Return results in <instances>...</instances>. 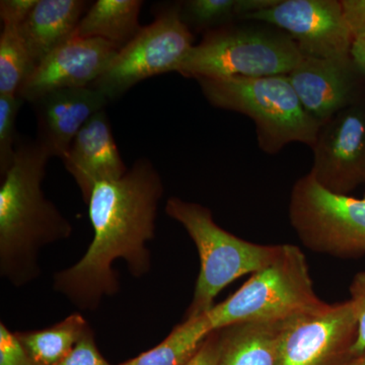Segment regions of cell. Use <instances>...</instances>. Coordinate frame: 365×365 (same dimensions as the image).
<instances>
[{
  "label": "cell",
  "instance_id": "9",
  "mask_svg": "<svg viewBox=\"0 0 365 365\" xmlns=\"http://www.w3.org/2000/svg\"><path fill=\"white\" fill-rule=\"evenodd\" d=\"M357 329L350 300L288 319L279 326L277 365H346L354 357Z\"/></svg>",
  "mask_w": 365,
  "mask_h": 365
},
{
  "label": "cell",
  "instance_id": "18",
  "mask_svg": "<svg viewBox=\"0 0 365 365\" xmlns=\"http://www.w3.org/2000/svg\"><path fill=\"white\" fill-rule=\"evenodd\" d=\"M143 6L141 0H98L86 11L74 35L122 48L143 30L139 24Z\"/></svg>",
  "mask_w": 365,
  "mask_h": 365
},
{
  "label": "cell",
  "instance_id": "10",
  "mask_svg": "<svg viewBox=\"0 0 365 365\" xmlns=\"http://www.w3.org/2000/svg\"><path fill=\"white\" fill-rule=\"evenodd\" d=\"M246 21H262L287 33L302 56L350 57L353 38L338 0H278Z\"/></svg>",
  "mask_w": 365,
  "mask_h": 365
},
{
  "label": "cell",
  "instance_id": "20",
  "mask_svg": "<svg viewBox=\"0 0 365 365\" xmlns=\"http://www.w3.org/2000/svg\"><path fill=\"white\" fill-rule=\"evenodd\" d=\"M212 332L207 314L182 319L160 344L117 365H187Z\"/></svg>",
  "mask_w": 365,
  "mask_h": 365
},
{
  "label": "cell",
  "instance_id": "2",
  "mask_svg": "<svg viewBox=\"0 0 365 365\" xmlns=\"http://www.w3.org/2000/svg\"><path fill=\"white\" fill-rule=\"evenodd\" d=\"M51 155L33 139L19 138L0 185V275L20 287L41 274V249L64 241L72 225L42 190Z\"/></svg>",
  "mask_w": 365,
  "mask_h": 365
},
{
  "label": "cell",
  "instance_id": "12",
  "mask_svg": "<svg viewBox=\"0 0 365 365\" xmlns=\"http://www.w3.org/2000/svg\"><path fill=\"white\" fill-rule=\"evenodd\" d=\"M120 49L105 40L73 35L35 67L18 97L34 104L53 91L88 88L104 73Z\"/></svg>",
  "mask_w": 365,
  "mask_h": 365
},
{
  "label": "cell",
  "instance_id": "14",
  "mask_svg": "<svg viewBox=\"0 0 365 365\" xmlns=\"http://www.w3.org/2000/svg\"><path fill=\"white\" fill-rule=\"evenodd\" d=\"M88 203L98 182L115 181L126 174L105 110L88 120L61 158Z\"/></svg>",
  "mask_w": 365,
  "mask_h": 365
},
{
  "label": "cell",
  "instance_id": "7",
  "mask_svg": "<svg viewBox=\"0 0 365 365\" xmlns=\"http://www.w3.org/2000/svg\"><path fill=\"white\" fill-rule=\"evenodd\" d=\"M288 216L304 247L336 258L365 255V197L329 191L311 174L294 182Z\"/></svg>",
  "mask_w": 365,
  "mask_h": 365
},
{
  "label": "cell",
  "instance_id": "30",
  "mask_svg": "<svg viewBox=\"0 0 365 365\" xmlns=\"http://www.w3.org/2000/svg\"><path fill=\"white\" fill-rule=\"evenodd\" d=\"M350 56L360 73L365 76V39L353 41Z\"/></svg>",
  "mask_w": 365,
  "mask_h": 365
},
{
  "label": "cell",
  "instance_id": "19",
  "mask_svg": "<svg viewBox=\"0 0 365 365\" xmlns=\"http://www.w3.org/2000/svg\"><path fill=\"white\" fill-rule=\"evenodd\" d=\"M91 329L81 314H73L49 328L14 332L33 365H58Z\"/></svg>",
  "mask_w": 365,
  "mask_h": 365
},
{
  "label": "cell",
  "instance_id": "22",
  "mask_svg": "<svg viewBox=\"0 0 365 365\" xmlns=\"http://www.w3.org/2000/svg\"><path fill=\"white\" fill-rule=\"evenodd\" d=\"M35 67L20 28L4 26L0 36V95L18 96Z\"/></svg>",
  "mask_w": 365,
  "mask_h": 365
},
{
  "label": "cell",
  "instance_id": "21",
  "mask_svg": "<svg viewBox=\"0 0 365 365\" xmlns=\"http://www.w3.org/2000/svg\"><path fill=\"white\" fill-rule=\"evenodd\" d=\"M278 0H188L181 2L182 20L190 30L209 31L246 21Z\"/></svg>",
  "mask_w": 365,
  "mask_h": 365
},
{
  "label": "cell",
  "instance_id": "4",
  "mask_svg": "<svg viewBox=\"0 0 365 365\" xmlns=\"http://www.w3.org/2000/svg\"><path fill=\"white\" fill-rule=\"evenodd\" d=\"M165 210L186 230L200 259L193 299L182 319L208 313L225 287L265 267L279 251L280 245L255 244L230 234L215 222L210 209L201 204L170 197Z\"/></svg>",
  "mask_w": 365,
  "mask_h": 365
},
{
  "label": "cell",
  "instance_id": "1",
  "mask_svg": "<svg viewBox=\"0 0 365 365\" xmlns=\"http://www.w3.org/2000/svg\"><path fill=\"white\" fill-rule=\"evenodd\" d=\"M163 195L162 177L148 158L137 160L120 179L98 182L86 203L93 241L78 263L55 273V292L78 309L93 311L119 292L115 261L123 259L135 277L150 273L146 244L155 237Z\"/></svg>",
  "mask_w": 365,
  "mask_h": 365
},
{
  "label": "cell",
  "instance_id": "26",
  "mask_svg": "<svg viewBox=\"0 0 365 365\" xmlns=\"http://www.w3.org/2000/svg\"><path fill=\"white\" fill-rule=\"evenodd\" d=\"M0 365H33L16 334L0 323Z\"/></svg>",
  "mask_w": 365,
  "mask_h": 365
},
{
  "label": "cell",
  "instance_id": "17",
  "mask_svg": "<svg viewBox=\"0 0 365 365\" xmlns=\"http://www.w3.org/2000/svg\"><path fill=\"white\" fill-rule=\"evenodd\" d=\"M280 323H245L220 330L217 365H277Z\"/></svg>",
  "mask_w": 365,
  "mask_h": 365
},
{
  "label": "cell",
  "instance_id": "24",
  "mask_svg": "<svg viewBox=\"0 0 365 365\" xmlns=\"http://www.w3.org/2000/svg\"><path fill=\"white\" fill-rule=\"evenodd\" d=\"M350 302L357 319V338L353 346V356L365 352V270L355 274L349 287Z\"/></svg>",
  "mask_w": 365,
  "mask_h": 365
},
{
  "label": "cell",
  "instance_id": "16",
  "mask_svg": "<svg viewBox=\"0 0 365 365\" xmlns=\"http://www.w3.org/2000/svg\"><path fill=\"white\" fill-rule=\"evenodd\" d=\"M88 4L85 0H38L20 28L36 66L74 35Z\"/></svg>",
  "mask_w": 365,
  "mask_h": 365
},
{
  "label": "cell",
  "instance_id": "8",
  "mask_svg": "<svg viewBox=\"0 0 365 365\" xmlns=\"http://www.w3.org/2000/svg\"><path fill=\"white\" fill-rule=\"evenodd\" d=\"M193 46L191 30L182 20L181 4L163 7L150 25L143 26L133 40L119 50L91 88L111 102L140 81L176 72Z\"/></svg>",
  "mask_w": 365,
  "mask_h": 365
},
{
  "label": "cell",
  "instance_id": "25",
  "mask_svg": "<svg viewBox=\"0 0 365 365\" xmlns=\"http://www.w3.org/2000/svg\"><path fill=\"white\" fill-rule=\"evenodd\" d=\"M58 365H112L110 364L96 343L95 333L93 329L76 343L71 353Z\"/></svg>",
  "mask_w": 365,
  "mask_h": 365
},
{
  "label": "cell",
  "instance_id": "3",
  "mask_svg": "<svg viewBox=\"0 0 365 365\" xmlns=\"http://www.w3.org/2000/svg\"><path fill=\"white\" fill-rule=\"evenodd\" d=\"M209 104L253 120L263 153L276 155L288 144L313 146L322 124L302 107L287 76L197 79Z\"/></svg>",
  "mask_w": 365,
  "mask_h": 365
},
{
  "label": "cell",
  "instance_id": "5",
  "mask_svg": "<svg viewBox=\"0 0 365 365\" xmlns=\"http://www.w3.org/2000/svg\"><path fill=\"white\" fill-rule=\"evenodd\" d=\"M324 304L314 292L306 255L284 244L270 263L206 314L217 331L245 323H282Z\"/></svg>",
  "mask_w": 365,
  "mask_h": 365
},
{
  "label": "cell",
  "instance_id": "28",
  "mask_svg": "<svg viewBox=\"0 0 365 365\" xmlns=\"http://www.w3.org/2000/svg\"><path fill=\"white\" fill-rule=\"evenodd\" d=\"M341 6L353 41L365 39V0H342Z\"/></svg>",
  "mask_w": 365,
  "mask_h": 365
},
{
  "label": "cell",
  "instance_id": "11",
  "mask_svg": "<svg viewBox=\"0 0 365 365\" xmlns=\"http://www.w3.org/2000/svg\"><path fill=\"white\" fill-rule=\"evenodd\" d=\"M309 174L324 188L349 195L365 182V108L350 106L322 125Z\"/></svg>",
  "mask_w": 365,
  "mask_h": 365
},
{
  "label": "cell",
  "instance_id": "29",
  "mask_svg": "<svg viewBox=\"0 0 365 365\" xmlns=\"http://www.w3.org/2000/svg\"><path fill=\"white\" fill-rule=\"evenodd\" d=\"M220 330L213 331L195 356L187 365H217L220 351Z\"/></svg>",
  "mask_w": 365,
  "mask_h": 365
},
{
  "label": "cell",
  "instance_id": "27",
  "mask_svg": "<svg viewBox=\"0 0 365 365\" xmlns=\"http://www.w3.org/2000/svg\"><path fill=\"white\" fill-rule=\"evenodd\" d=\"M38 0H1L0 18L4 26L21 28Z\"/></svg>",
  "mask_w": 365,
  "mask_h": 365
},
{
  "label": "cell",
  "instance_id": "23",
  "mask_svg": "<svg viewBox=\"0 0 365 365\" xmlns=\"http://www.w3.org/2000/svg\"><path fill=\"white\" fill-rule=\"evenodd\" d=\"M24 101L18 96L0 95V175L11 167L20 136L16 134V121Z\"/></svg>",
  "mask_w": 365,
  "mask_h": 365
},
{
  "label": "cell",
  "instance_id": "13",
  "mask_svg": "<svg viewBox=\"0 0 365 365\" xmlns=\"http://www.w3.org/2000/svg\"><path fill=\"white\" fill-rule=\"evenodd\" d=\"M351 56L347 58L302 57L288 79L304 110L325 124L335 115L356 104V74Z\"/></svg>",
  "mask_w": 365,
  "mask_h": 365
},
{
  "label": "cell",
  "instance_id": "15",
  "mask_svg": "<svg viewBox=\"0 0 365 365\" xmlns=\"http://www.w3.org/2000/svg\"><path fill=\"white\" fill-rule=\"evenodd\" d=\"M109 102L91 86L48 93L33 104L37 117L36 139L51 157L63 158L83 125Z\"/></svg>",
  "mask_w": 365,
  "mask_h": 365
},
{
  "label": "cell",
  "instance_id": "6",
  "mask_svg": "<svg viewBox=\"0 0 365 365\" xmlns=\"http://www.w3.org/2000/svg\"><path fill=\"white\" fill-rule=\"evenodd\" d=\"M302 57L294 41L279 29L230 25L206 33L176 72L196 81L288 76Z\"/></svg>",
  "mask_w": 365,
  "mask_h": 365
},
{
  "label": "cell",
  "instance_id": "31",
  "mask_svg": "<svg viewBox=\"0 0 365 365\" xmlns=\"http://www.w3.org/2000/svg\"><path fill=\"white\" fill-rule=\"evenodd\" d=\"M346 365H365V352L353 357Z\"/></svg>",
  "mask_w": 365,
  "mask_h": 365
}]
</instances>
